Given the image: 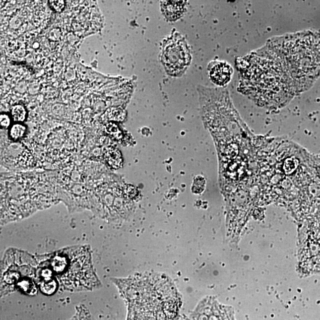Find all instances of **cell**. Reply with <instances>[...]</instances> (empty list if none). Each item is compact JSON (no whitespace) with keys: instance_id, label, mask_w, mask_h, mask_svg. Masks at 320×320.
Wrapping results in <instances>:
<instances>
[{"instance_id":"obj_1","label":"cell","mask_w":320,"mask_h":320,"mask_svg":"<svg viewBox=\"0 0 320 320\" xmlns=\"http://www.w3.org/2000/svg\"><path fill=\"white\" fill-rule=\"evenodd\" d=\"M287 61L298 93L320 77V33L307 31L274 38Z\"/></svg>"},{"instance_id":"obj_2","label":"cell","mask_w":320,"mask_h":320,"mask_svg":"<svg viewBox=\"0 0 320 320\" xmlns=\"http://www.w3.org/2000/svg\"><path fill=\"white\" fill-rule=\"evenodd\" d=\"M50 264L66 290H93L100 285L87 246L72 247L58 252L51 256Z\"/></svg>"},{"instance_id":"obj_3","label":"cell","mask_w":320,"mask_h":320,"mask_svg":"<svg viewBox=\"0 0 320 320\" xmlns=\"http://www.w3.org/2000/svg\"><path fill=\"white\" fill-rule=\"evenodd\" d=\"M191 62V51L187 40L181 33L173 32L164 41L161 53V62L167 74L182 77Z\"/></svg>"},{"instance_id":"obj_4","label":"cell","mask_w":320,"mask_h":320,"mask_svg":"<svg viewBox=\"0 0 320 320\" xmlns=\"http://www.w3.org/2000/svg\"><path fill=\"white\" fill-rule=\"evenodd\" d=\"M208 71L212 83L219 87H224L230 83L234 72L232 66L223 61H213L210 63Z\"/></svg>"},{"instance_id":"obj_5","label":"cell","mask_w":320,"mask_h":320,"mask_svg":"<svg viewBox=\"0 0 320 320\" xmlns=\"http://www.w3.org/2000/svg\"><path fill=\"white\" fill-rule=\"evenodd\" d=\"M187 2L185 1H161V12L167 21H176L184 16L187 10Z\"/></svg>"},{"instance_id":"obj_6","label":"cell","mask_w":320,"mask_h":320,"mask_svg":"<svg viewBox=\"0 0 320 320\" xmlns=\"http://www.w3.org/2000/svg\"><path fill=\"white\" fill-rule=\"evenodd\" d=\"M106 160L113 167H118L121 163V156L120 152L115 149H111L107 152Z\"/></svg>"},{"instance_id":"obj_7","label":"cell","mask_w":320,"mask_h":320,"mask_svg":"<svg viewBox=\"0 0 320 320\" xmlns=\"http://www.w3.org/2000/svg\"><path fill=\"white\" fill-rule=\"evenodd\" d=\"M12 117L14 121L23 122L25 120L26 111L21 105H16L11 109Z\"/></svg>"},{"instance_id":"obj_8","label":"cell","mask_w":320,"mask_h":320,"mask_svg":"<svg viewBox=\"0 0 320 320\" xmlns=\"http://www.w3.org/2000/svg\"><path fill=\"white\" fill-rule=\"evenodd\" d=\"M26 128L21 124H15L11 127L10 136L13 139H19L24 135Z\"/></svg>"},{"instance_id":"obj_9","label":"cell","mask_w":320,"mask_h":320,"mask_svg":"<svg viewBox=\"0 0 320 320\" xmlns=\"http://www.w3.org/2000/svg\"><path fill=\"white\" fill-rule=\"evenodd\" d=\"M71 320H93L91 317L90 315V314L88 313L86 310L84 309H81L79 310V312L77 313L73 319Z\"/></svg>"},{"instance_id":"obj_10","label":"cell","mask_w":320,"mask_h":320,"mask_svg":"<svg viewBox=\"0 0 320 320\" xmlns=\"http://www.w3.org/2000/svg\"><path fill=\"white\" fill-rule=\"evenodd\" d=\"M123 116V111L120 109H112L109 113V118L111 120H121Z\"/></svg>"},{"instance_id":"obj_11","label":"cell","mask_w":320,"mask_h":320,"mask_svg":"<svg viewBox=\"0 0 320 320\" xmlns=\"http://www.w3.org/2000/svg\"><path fill=\"white\" fill-rule=\"evenodd\" d=\"M50 4L55 11L59 12L62 11L65 6L64 1H50Z\"/></svg>"},{"instance_id":"obj_12","label":"cell","mask_w":320,"mask_h":320,"mask_svg":"<svg viewBox=\"0 0 320 320\" xmlns=\"http://www.w3.org/2000/svg\"><path fill=\"white\" fill-rule=\"evenodd\" d=\"M106 130L109 133H111L113 135H117L120 133V130H119L118 127L114 124H108L106 127Z\"/></svg>"},{"instance_id":"obj_13","label":"cell","mask_w":320,"mask_h":320,"mask_svg":"<svg viewBox=\"0 0 320 320\" xmlns=\"http://www.w3.org/2000/svg\"><path fill=\"white\" fill-rule=\"evenodd\" d=\"M0 123L2 128H7L10 126V119L7 115H1L0 116Z\"/></svg>"}]
</instances>
